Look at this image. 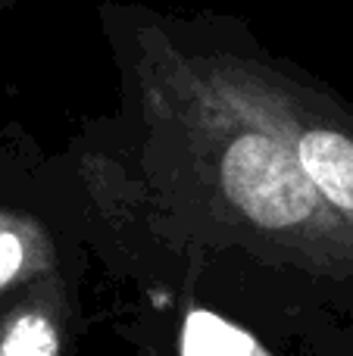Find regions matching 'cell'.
I'll return each instance as SVG.
<instances>
[{"mask_svg":"<svg viewBox=\"0 0 353 356\" xmlns=\"http://www.w3.org/2000/svg\"><path fill=\"white\" fill-rule=\"evenodd\" d=\"M144 88L231 225L316 275L353 282V232L300 169L266 66L160 44L144 56Z\"/></svg>","mask_w":353,"mask_h":356,"instance_id":"1","label":"cell"},{"mask_svg":"<svg viewBox=\"0 0 353 356\" xmlns=\"http://www.w3.org/2000/svg\"><path fill=\"white\" fill-rule=\"evenodd\" d=\"M272 104L322 203L353 232V119L310 88L266 69Z\"/></svg>","mask_w":353,"mask_h":356,"instance_id":"2","label":"cell"},{"mask_svg":"<svg viewBox=\"0 0 353 356\" xmlns=\"http://www.w3.org/2000/svg\"><path fill=\"white\" fill-rule=\"evenodd\" d=\"M179 356H269V353L244 328L231 325V322L219 319V316L206 313V309H194L185 319Z\"/></svg>","mask_w":353,"mask_h":356,"instance_id":"3","label":"cell"},{"mask_svg":"<svg viewBox=\"0 0 353 356\" xmlns=\"http://www.w3.org/2000/svg\"><path fill=\"white\" fill-rule=\"evenodd\" d=\"M50 263L41 228L19 216H0V291Z\"/></svg>","mask_w":353,"mask_h":356,"instance_id":"4","label":"cell"},{"mask_svg":"<svg viewBox=\"0 0 353 356\" xmlns=\"http://www.w3.org/2000/svg\"><path fill=\"white\" fill-rule=\"evenodd\" d=\"M0 356H60V322L41 307H22L0 322Z\"/></svg>","mask_w":353,"mask_h":356,"instance_id":"5","label":"cell"}]
</instances>
